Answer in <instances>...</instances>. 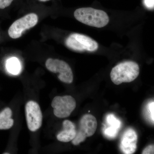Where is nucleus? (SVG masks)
Instances as JSON below:
<instances>
[{
    "label": "nucleus",
    "instance_id": "1",
    "mask_svg": "<svg viewBox=\"0 0 154 154\" xmlns=\"http://www.w3.org/2000/svg\"><path fill=\"white\" fill-rule=\"evenodd\" d=\"M75 18L79 22L92 27L102 28L109 22L107 13L91 8H81L75 11Z\"/></svg>",
    "mask_w": 154,
    "mask_h": 154
},
{
    "label": "nucleus",
    "instance_id": "7",
    "mask_svg": "<svg viewBox=\"0 0 154 154\" xmlns=\"http://www.w3.org/2000/svg\"><path fill=\"white\" fill-rule=\"evenodd\" d=\"M38 20V16L35 14L31 13L25 15L11 25L8 30L9 36L13 38H19L25 30L35 26Z\"/></svg>",
    "mask_w": 154,
    "mask_h": 154
},
{
    "label": "nucleus",
    "instance_id": "6",
    "mask_svg": "<svg viewBox=\"0 0 154 154\" xmlns=\"http://www.w3.org/2000/svg\"><path fill=\"white\" fill-rule=\"evenodd\" d=\"M46 68L49 71L58 73V78L63 82L71 84L73 80V75L68 64L63 60L49 58L45 63Z\"/></svg>",
    "mask_w": 154,
    "mask_h": 154
},
{
    "label": "nucleus",
    "instance_id": "9",
    "mask_svg": "<svg viewBox=\"0 0 154 154\" xmlns=\"http://www.w3.org/2000/svg\"><path fill=\"white\" fill-rule=\"evenodd\" d=\"M137 135L134 130L128 128L125 131L122 137L120 147L124 154H132L136 150Z\"/></svg>",
    "mask_w": 154,
    "mask_h": 154
},
{
    "label": "nucleus",
    "instance_id": "12",
    "mask_svg": "<svg viewBox=\"0 0 154 154\" xmlns=\"http://www.w3.org/2000/svg\"><path fill=\"white\" fill-rule=\"evenodd\" d=\"M7 70L13 75H17L21 71V64L17 58L13 57L8 60L6 63Z\"/></svg>",
    "mask_w": 154,
    "mask_h": 154
},
{
    "label": "nucleus",
    "instance_id": "4",
    "mask_svg": "<svg viewBox=\"0 0 154 154\" xmlns=\"http://www.w3.org/2000/svg\"><path fill=\"white\" fill-rule=\"evenodd\" d=\"M66 45L69 48L78 51H96L99 45L92 38L79 33L71 34L67 38Z\"/></svg>",
    "mask_w": 154,
    "mask_h": 154
},
{
    "label": "nucleus",
    "instance_id": "15",
    "mask_svg": "<svg viewBox=\"0 0 154 154\" xmlns=\"http://www.w3.org/2000/svg\"><path fill=\"white\" fill-rule=\"evenodd\" d=\"M14 0H0V9H4L9 7Z\"/></svg>",
    "mask_w": 154,
    "mask_h": 154
},
{
    "label": "nucleus",
    "instance_id": "18",
    "mask_svg": "<svg viewBox=\"0 0 154 154\" xmlns=\"http://www.w3.org/2000/svg\"><path fill=\"white\" fill-rule=\"evenodd\" d=\"M39 1H40V2H47V1H49L50 0H39Z\"/></svg>",
    "mask_w": 154,
    "mask_h": 154
},
{
    "label": "nucleus",
    "instance_id": "13",
    "mask_svg": "<svg viewBox=\"0 0 154 154\" xmlns=\"http://www.w3.org/2000/svg\"><path fill=\"white\" fill-rule=\"evenodd\" d=\"M106 121L108 124V127L118 131L121 127V121L116 118L113 114H108L106 117Z\"/></svg>",
    "mask_w": 154,
    "mask_h": 154
},
{
    "label": "nucleus",
    "instance_id": "17",
    "mask_svg": "<svg viewBox=\"0 0 154 154\" xmlns=\"http://www.w3.org/2000/svg\"><path fill=\"white\" fill-rule=\"evenodd\" d=\"M146 7L149 9L154 8V0H144Z\"/></svg>",
    "mask_w": 154,
    "mask_h": 154
},
{
    "label": "nucleus",
    "instance_id": "5",
    "mask_svg": "<svg viewBox=\"0 0 154 154\" xmlns=\"http://www.w3.org/2000/svg\"><path fill=\"white\" fill-rule=\"evenodd\" d=\"M54 115L60 118L69 117L76 106V102L71 96H55L51 102Z\"/></svg>",
    "mask_w": 154,
    "mask_h": 154
},
{
    "label": "nucleus",
    "instance_id": "11",
    "mask_svg": "<svg viewBox=\"0 0 154 154\" xmlns=\"http://www.w3.org/2000/svg\"><path fill=\"white\" fill-rule=\"evenodd\" d=\"M12 111L11 108L7 107L0 113V130L10 129L14 124V120L11 118Z\"/></svg>",
    "mask_w": 154,
    "mask_h": 154
},
{
    "label": "nucleus",
    "instance_id": "8",
    "mask_svg": "<svg viewBox=\"0 0 154 154\" xmlns=\"http://www.w3.org/2000/svg\"><path fill=\"white\" fill-rule=\"evenodd\" d=\"M25 115L28 129L36 131L42 124V115L39 105L37 102L30 101L25 105Z\"/></svg>",
    "mask_w": 154,
    "mask_h": 154
},
{
    "label": "nucleus",
    "instance_id": "16",
    "mask_svg": "<svg viewBox=\"0 0 154 154\" xmlns=\"http://www.w3.org/2000/svg\"><path fill=\"white\" fill-rule=\"evenodd\" d=\"M154 145H150L147 146L143 151L142 152V154H153L154 153Z\"/></svg>",
    "mask_w": 154,
    "mask_h": 154
},
{
    "label": "nucleus",
    "instance_id": "3",
    "mask_svg": "<svg viewBox=\"0 0 154 154\" xmlns=\"http://www.w3.org/2000/svg\"><path fill=\"white\" fill-rule=\"evenodd\" d=\"M97 121L96 117L91 114L83 116L79 122V128L76 134L72 140V143L77 146L85 140L86 138L92 136L96 132Z\"/></svg>",
    "mask_w": 154,
    "mask_h": 154
},
{
    "label": "nucleus",
    "instance_id": "2",
    "mask_svg": "<svg viewBox=\"0 0 154 154\" xmlns=\"http://www.w3.org/2000/svg\"><path fill=\"white\" fill-rule=\"evenodd\" d=\"M139 72L138 65L134 62L128 61L119 64L112 69L110 79L116 85L131 82L137 78Z\"/></svg>",
    "mask_w": 154,
    "mask_h": 154
},
{
    "label": "nucleus",
    "instance_id": "10",
    "mask_svg": "<svg viewBox=\"0 0 154 154\" xmlns=\"http://www.w3.org/2000/svg\"><path fill=\"white\" fill-rule=\"evenodd\" d=\"M63 129L57 136V139L62 142H69L75 137L77 133L75 125L72 122L65 120L63 123Z\"/></svg>",
    "mask_w": 154,
    "mask_h": 154
},
{
    "label": "nucleus",
    "instance_id": "14",
    "mask_svg": "<svg viewBox=\"0 0 154 154\" xmlns=\"http://www.w3.org/2000/svg\"><path fill=\"white\" fill-rule=\"evenodd\" d=\"M154 102H150L149 104H148L147 106V111L149 113V115L150 116V118L153 123H154Z\"/></svg>",
    "mask_w": 154,
    "mask_h": 154
}]
</instances>
